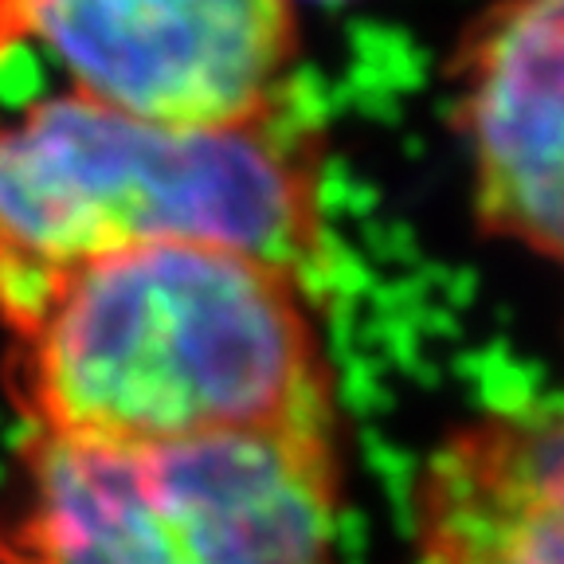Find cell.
<instances>
[{
	"mask_svg": "<svg viewBox=\"0 0 564 564\" xmlns=\"http://www.w3.org/2000/svg\"><path fill=\"white\" fill-rule=\"evenodd\" d=\"M302 274L212 243H150L59 274L9 326L24 435L185 443L337 415Z\"/></svg>",
	"mask_w": 564,
	"mask_h": 564,
	"instance_id": "6da1fadb",
	"label": "cell"
},
{
	"mask_svg": "<svg viewBox=\"0 0 564 564\" xmlns=\"http://www.w3.org/2000/svg\"><path fill=\"white\" fill-rule=\"evenodd\" d=\"M150 243H212L310 274L326 259L317 158L282 110L165 126L55 90L0 115V326L59 274Z\"/></svg>",
	"mask_w": 564,
	"mask_h": 564,
	"instance_id": "7a4b0ae2",
	"label": "cell"
},
{
	"mask_svg": "<svg viewBox=\"0 0 564 564\" xmlns=\"http://www.w3.org/2000/svg\"><path fill=\"white\" fill-rule=\"evenodd\" d=\"M337 415L185 443L24 435L0 564H345Z\"/></svg>",
	"mask_w": 564,
	"mask_h": 564,
	"instance_id": "3957f363",
	"label": "cell"
},
{
	"mask_svg": "<svg viewBox=\"0 0 564 564\" xmlns=\"http://www.w3.org/2000/svg\"><path fill=\"white\" fill-rule=\"evenodd\" d=\"M35 47L67 95L165 126L282 110L299 52L291 0H0V55Z\"/></svg>",
	"mask_w": 564,
	"mask_h": 564,
	"instance_id": "277c9868",
	"label": "cell"
},
{
	"mask_svg": "<svg viewBox=\"0 0 564 564\" xmlns=\"http://www.w3.org/2000/svg\"><path fill=\"white\" fill-rule=\"evenodd\" d=\"M564 0H494L455 59L475 220L538 259L564 247Z\"/></svg>",
	"mask_w": 564,
	"mask_h": 564,
	"instance_id": "5b68a950",
	"label": "cell"
},
{
	"mask_svg": "<svg viewBox=\"0 0 564 564\" xmlns=\"http://www.w3.org/2000/svg\"><path fill=\"white\" fill-rule=\"evenodd\" d=\"M408 564H564L556 400L482 408L432 443L408 490Z\"/></svg>",
	"mask_w": 564,
	"mask_h": 564,
	"instance_id": "8992f818",
	"label": "cell"
},
{
	"mask_svg": "<svg viewBox=\"0 0 564 564\" xmlns=\"http://www.w3.org/2000/svg\"><path fill=\"white\" fill-rule=\"evenodd\" d=\"M294 9H299V4H341V0H291Z\"/></svg>",
	"mask_w": 564,
	"mask_h": 564,
	"instance_id": "52a82bcc",
	"label": "cell"
}]
</instances>
